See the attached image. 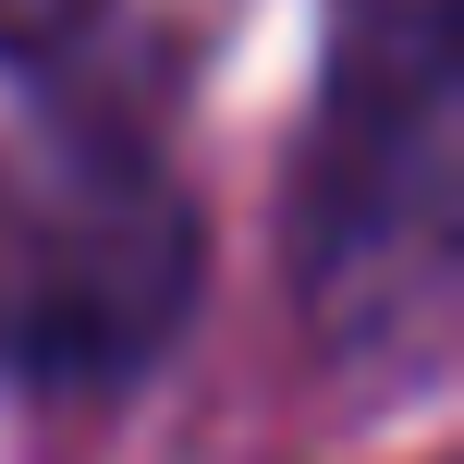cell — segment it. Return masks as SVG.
<instances>
[{"mask_svg":"<svg viewBox=\"0 0 464 464\" xmlns=\"http://www.w3.org/2000/svg\"><path fill=\"white\" fill-rule=\"evenodd\" d=\"M452 160H464V0H330L305 305L343 354H392L440 318Z\"/></svg>","mask_w":464,"mask_h":464,"instance_id":"cell-1","label":"cell"},{"mask_svg":"<svg viewBox=\"0 0 464 464\" xmlns=\"http://www.w3.org/2000/svg\"><path fill=\"white\" fill-rule=\"evenodd\" d=\"M196 305V208L135 160H98L49 196L13 269V354L49 379H135Z\"/></svg>","mask_w":464,"mask_h":464,"instance_id":"cell-2","label":"cell"}]
</instances>
